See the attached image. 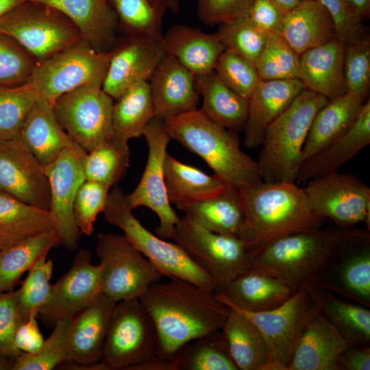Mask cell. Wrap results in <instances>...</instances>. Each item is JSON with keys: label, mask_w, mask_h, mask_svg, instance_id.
<instances>
[{"label": "cell", "mask_w": 370, "mask_h": 370, "mask_svg": "<svg viewBox=\"0 0 370 370\" xmlns=\"http://www.w3.org/2000/svg\"><path fill=\"white\" fill-rule=\"evenodd\" d=\"M139 299L155 326L156 356L169 360L189 341L221 330L230 310L217 292L176 278L151 284Z\"/></svg>", "instance_id": "6da1fadb"}, {"label": "cell", "mask_w": 370, "mask_h": 370, "mask_svg": "<svg viewBox=\"0 0 370 370\" xmlns=\"http://www.w3.org/2000/svg\"><path fill=\"white\" fill-rule=\"evenodd\" d=\"M245 220L239 238L253 255L275 240L322 227L295 182L261 183L243 190Z\"/></svg>", "instance_id": "7a4b0ae2"}, {"label": "cell", "mask_w": 370, "mask_h": 370, "mask_svg": "<svg viewBox=\"0 0 370 370\" xmlns=\"http://www.w3.org/2000/svg\"><path fill=\"white\" fill-rule=\"evenodd\" d=\"M171 140L202 158L226 184L243 190L262 182L257 162L240 147L236 132L195 110L164 119Z\"/></svg>", "instance_id": "3957f363"}, {"label": "cell", "mask_w": 370, "mask_h": 370, "mask_svg": "<svg viewBox=\"0 0 370 370\" xmlns=\"http://www.w3.org/2000/svg\"><path fill=\"white\" fill-rule=\"evenodd\" d=\"M328 101L325 97L304 88L267 127L256 162L263 182L296 183L312 122Z\"/></svg>", "instance_id": "277c9868"}, {"label": "cell", "mask_w": 370, "mask_h": 370, "mask_svg": "<svg viewBox=\"0 0 370 370\" xmlns=\"http://www.w3.org/2000/svg\"><path fill=\"white\" fill-rule=\"evenodd\" d=\"M351 229L335 225L286 235L254 254L251 268L275 277L296 292L311 284Z\"/></svg>", "instance_id": "5b68a950"}, {"label": "cell", "mask_w": 370, "mask_h": 370, "mask_svg": "<svg viewBox=\"0 0 370 370\" xmlns=\"http://www.w3.org/2000/svg\"><path fill=\"white\" fill-rule=\"evenodd\" d=\"M127 195L119 187L110 190L103 210L106 221L119 227L127 239L163 275L188 281L217 292L214 280L173 242L154 235L134 217Z\"/></svg>", "instance_id": "8992f818"}, {"label": "cell", "mask_w": 370, "mask_h": 370, "mask_svg": "<svg viewBox=\"0 0 370 370\" xmlns=\"http://www.w3.org/2000/svg\"><path fill=\"white\" fill-rule=\"evenodd\" d=\"M217 297L253 323L262 334L269 351L265 370H287L305 330L319 312L306 289L296 291L280 306L265 311L251 312L232 304L221 292Z\"/></svg>", "instance_id": "52a82bcc"}, {"label": "cell", "mask_w": 370, "mask_h": 370, "mask_svg": "<svg viewBox=\"0 0 370 370\" xmlns=\"http://www.w3.org/2000/svg\"><path fill=\"white\" fill-rule=\"evenodd\" d=\"M112 51H99L83 38L35 64L27 81L35 93L51 106L78 88L102 87Z\"/></svg>", "instance_id": "ba28073f"}, {"label": "cell", "mask_w": 370, "mask_h": 370, "mask_svg": "<svg viewBox=\"0 0 370 370\" xmlns=\"http://www.w3.org/2000/svg\"><path fill=\"white\" fill-rule=\"evenodd\" d=\"M171 240L214 280L218 291L252 267L253 253L241 239L211 232L185 215Z\"/></svg>", "instance_id": "9c48e42d"}, {"label": "cell", "mask_w": 370, "mask_h": 370, "mask_svg": "<svg viewBox=\"0 0 370 370\" xmlns=\"http://www.w3.org/2000/svg\"><path fill=\"white\" fill-rule=\"evenodd\" d=\"M0 33L40 62L80 39L76 26L58 10L29 0L0 18Z\"/></svg>", "instance_id": "30bf717a"}, {"label": "cell", "mask_w": 370, "mask_h": 370, "mask_svg": "<svg viewBox=\"0 0 370 370\" xmlns=\"http://www.w3.org/2000/svg\"><path fill=\"white\" fill-rule=\"evenodd\" d=\"M95 252L99 260L101 293L116 302L139 299L163 276L123 234L99 233Z\"/></svg>", "instance_id": "8fae6325"}, {"label": "cell", "mask_w": 370, "mask_h": 370, "mask_svg": "<svg viewBox=\"0 0 370 370\" xmlns=\"http://www.w3.org/2000/svg\"><path fill=\"white\" fill-rule=\"evenodd\" d=\"M153 322L139 299L116 302L110 320L101 362L108 370H131L156 357Z\"/></svg>", "instance_id": "7c38bea8"}, {"label": "cell", "mask_w": 370, "mask_h": 370, "mask_svg": "<svg viewBox=\"0 0 370 370\" xmlns=\"http://www.w3.org/2000/svg\"><path fill=\"white\" fill-rule=\"evenodd\" d=\"M312 285L370 307V230H349Z\"/></svg>", "instance_id": "4fadbf2b"}, {"label": "cell", "mask_w": 370, "mask_h": 370, "mask_svg": "<svg viewBox=\"0 0 370 370\" xmlns=\"http://www.w3.org/2000/svg\"><path fill=\"white\" fill-rule=\"evenodd\" d=\"M306 182L303 190L313 214L343 229L364 222L370 230V188L360 179L337 171Z\"/></svg>", "instance_id": "5bb4252c"}, {"label": "cell", "mask_w": 370, "mask_h": 370, "mask_svg": "<svg viewBox=\"0 0 370 370\" xmlns=\"http://www.w3.org/2000/svg\"><path fill=\"white\" fill-rule=\"evenodd\" d=\"M113 104L101 86L88 85L62 95L52 107L68 135L89 152L114 136Z\"/></svg>", "instance_id": "9a60e30c"}, {"label": "cell", "mask_w": 370, "mask_h": 370, "mask_svg": "<svg viewBox=\"0 0 370 370\" xmlns=\"http://www.w3.org/2000/svg\"><path fill=\"white\" fill-rule=\"evenodd\" d=\"M143 136L148 146L147 160L138 184L127 195V199L132 210L146 207L153 211L160 221L155 229L156 235L171 240L180 218L168 199L165 185L164 164L171 139L164 120L156 116L147 125Z\"/></svg>", "instance_id": "2e32d148"}, {"label": "cell", "mask_w": 370, "mask_h": 370, "mask_svg": "<svg viewBox=\"0 0 370 370\" xmlns=\"http://www.w3.org/2000/svg\"><path fill=\"white\" fill-rule=\"evenodd\" d=\"M86 153L73 143L44 166L50 188L49 212L54 229L60 238V245L68 250L77 248L82 235L74 219L73 204L79 188L86 180L83 162Z\"/></svg>", "instance_id": "e0dca14e"}, {"label": "cell", "mask_w": 370, "mask_h": 370, "mask_svg": "<svg viewBox=\"0 0 370 370\" xmlns=\"http://www.w3.org/2000/svg\"><path fill=\"white\" fill-rule=\"evenodd\" d=\"M101 293L99 264L92 263V252L79 249L72 264L52 284L49 301L38 315L47 325L70 319L86 308Z\"/></svg>", "instance_id": "ac0fdd59"}, {"label": "cell", "mask_w": 370, "mask_h": 370, "mask_svg": "<svg viewBox=\"0 0 370 370\" xmlns=\"http://www.w3.org/2000/svg\"><path fill=\"white\" fill-rule=\"evenodd\" d=\"M0 191L49 211L50 188L44 167L17 138L0 140Z\"/></svg>", "instance_id": "d6986e66"}, {"label": "cell", "mask_w": 370, "mask_h": 370, "mask_svg": "<svg viewBox=\"0 0 370 370\" xmlns=\"http://www.w3.org/2000/svg\"><path fill=\"white\" fill-rule=\"evenodd\" d=\"M165 54L162 37L130 36L112 51L103 90L118 99L134 84L150 79Z\"/></svg>", "instance_id": "ffe728a7"}, {"label": "cell", "mask_w": 370, "mask_h": 370, "mask_svg": "<svg viewBox=\"0 0 370 370\" xmlns=\"http://www.w3.org/2000/svg\"><path fill=\"white\" fill-rule=\"evenodd\" d=\"M116 302L101 293L71 319L67 334V359L76 365L101 361L112 313Z\"/></svg>", "instance_id": "44dd1931"}, {"label": "cell", "mask_w": 370, "mask_h": 370, "mask_svg": "<svg viewBox=\"0 0 370 370\" xmlns=\"http://www.w3.org/2000/svg\"><path fill=\"white\" fill-rule=\"evenodd\" d=\"M149 86L156 117L164 120L197 109L195 75L169 54L158 66Z\"/></svg>", "instance_id": "7402d4cb"}, {"label": "cell", "mask_w": 370, "mask_h": 370, "mask_svg": "<svg viewBox=\"0 0 370 370\" xmlns=\"http://www.w3.org/2000/svg\"><path fill=\"white\" fill-rule=\"evenodd\" d=\"M305 88L299 79L260 80L249 97L243 145L247 149L261 147L267 127Z\"/></svg>", "instance_id": "603a6c76"}, {"label": "cell", "mask_w": 370, "mask_h": 370, "mask_svg": "<svg viewBox=\"0 0 370 370\" xmlns=\"http://www.w3.org/2000/svg\"><path fill=\"white\" fill-rule=\"evenodd\" d=\"M370 143V101H365L355 121L338 137L304 160L296 182H305L335 172Z\"/></svg>", "instance_id": "cb8c5ba5"}, {"label": "cell", "mask_w": 370, "mask_h": 370, "mask_svg": "<svg viewBox=\"0 0 370 370\" xmlns=\"http://www.w3.org/2000/svg\"><path fill=\"white\" fill-rule=\"evenodd\" d=\"M345 45L336 37L300 55L305 88L331 100L346 93Z\"/></svg>", "instance_id": "d4e9b609"}, {"label": "cell", "mask_w": 370, "mask_h": 370, "mask_svg": "<svg viewBox=\"0 0 370 370\" xmlns=\"http://www.w3.org/2000/svg\"><path fill=\"white\" fill-rule=\"evenodd\" d=\"M347 341L319 312L303 333L287 370H340Z\"/></svg>", "instance_id": "484cf974"}, {"label": "cell", "mask_w": 370, "mask_h": 370, "mask_svg": "<svg viewBox=\"0 0 370 370\" xmlns=\"http://www.w3.org/2000/svg\"><path fill=\"white\" fill-rule=\"evenodd\" d=\"M64 15L78 29L82 38L99 51L114 40L117 16L109 0H32Z\"/></svg>", "instance_id": "4316f807"}, {"label": "cell", "mask_w": 370, "mask_h": 370, "mask_svg": "<svg viewBox=\"0 0 370 370\" xmlns=\"http://www.w3.org/2000/svg\"><path fill=\"white\" fill-rule=\"evenodd\" d=\"M44 167L51 163L73 140L58 121L52 106L38 96L17 137Z\"/></svg>", "instance_id": "83f0119b"}, {"label": "cell", "mask_w": 370, "mask_h": 370, "mask_svg": "<svg viewBox=\"0 0 370 370\" xmlns=\"http://www.w3.org/2000/svg\"><path fill=\"white\" fill-rule=\"evenodd\" d=\"M162 38L166 53L195 75L213 71L225 50L217 33L207 34L183 24L172 25Z\"/></svg>", "instance_id": "f1b7e54d"}, {"label": "cell", "mask_w": 370, "mask_h": 370, "mask_svg": "<svg viewBox=\"0 0 370 370\" xmlns=\"http://www.w3.org/2000/svg\"><path fill=\"white\" fill-rule=\"evenodd\" d=\"M279 34L299 56L336 37L332 20L318 0H301L287 12Z\"/></svg>", "instance_id": "f546056e"}, {"label": "cell", "mask_w": 370, "mask_h": 370, "mask_svg": "<svg viewBox=\"0 0 370 370\" xmlns=\"http://www.w3.org/2000/svg\"><path fill=\"white\" fill-rule=\"evenodd\" d=\"M217 292L236 307L251 312L275 308L295 293L290 286L275 277L251 268Z\"/></svg>", "instance_id": "4dcf8cb0"}, {"label": "cell", "mask_w": 370, "mask_h": 370, "mask_svg": "<svg viewBox=\"0 0 370 370\" xmlns=\"http://www.w3.org/2000/svg\"><path fill=\"white\" fill-rule=\"evenodd\" d=\"M176 207L206 230L240 236L245 220L243 199L240 191L229 184L212 197Z\"/></svg>", "instance_id": "1f68e13d"}, {"label": "cell", "mask_w": 370, "mask_h": 370, "mask_svg": "<svg viewBox=\"0 0 370 370\" xmlns=\"http://www.w3.org/2000/svg\"><path fill=\"white\" fill-rule=\"evenodd\" d=\"M306 289L319 312L349 345L370 346V310L312 284Z\"/></svg>", "instance_id": "d6a6232c"}, {"label": "cell", "mask_w": 370, "mask_h": 370, "mask_svg": "<svg viewBox=\"0 0 370 370\" xmlns=\"http://www.w3.org/2000/svg\"><path fill=\"white\" fill-rule=\"evenodd\" d=\"M54 229L51 212L0 191V253Z\"/></svg>", "instance_id": "836d02e7"}, {"label": "cell", "mask_w": 370, "mask_h": 370, "mask_svg": "<svg viewBox=\"0 0 370 370\" xmlns=\"http://www.w3.org/2000/svg\"><path fill=\"white\" fill-rule=\"evenodd\" d=\"M364 101L349 93L328 100L312 122L303 149L304 161L342 134L358 116Z\"/></svg>", "instance_id": "e575fe53"}, {"label": "cell", "mask_w": 370, "mask_h": 370, "mask_svg": "<svg viewBox=\"0 0 370 370\" xmlns=\"http://www.w3.org/2000/svg\"><path fill=\"white\" fill-rule=\"evenodd\" d=\"M195 82L203 105L199 109L218 125L233 132L244 129L249 100L227 87L213 71L195 75Z\"/></svg>", "instance_id": "d590c367"}, {"label": "cell", "mask_w": 370, "mask_h": 370, "mask_svg": "<svg viewBox=\"0 0 370 370\" xmlns=\"http://www.w3.org/2000/svg\"><path fill=\"white\" fill-rule=\"evenodd\" d=\"M221 332L238 370H265L269 360L266 342L256 326L230 309Z\"/></svg>", "instance_id": "8d00e7d4"}, {"label": "cell", "mask_w": 370, "mask_h": 370, "mask_svg": "<svg viewBox=\"0 0 370 370\" xmlns=\"http://www.w3.org/2000/svg\"><path fill=\"white\" fill-rule=\"evenodd\" d=\"M164 169L166 194L171 205L208 198L222 191L227 184L217 175H210L168 153Z\"/></svg>", "instance_id": "74e56055"}, {"label": "cell", "mask_w": 370, "mask_h": 370, "mask_svg": "<svg viewBox=\"0 0 370 370\" xmlns=\"http://www.w3.org/2000/svg\"><path fill=\"white\" fill-rule=\"evenodd\" d=\"M155 117L149 83L138 82L130 86L114 103L112 123L114 136L128 142L143 136L144 129Z\"/></svg>", "instance_id": "f35d334b"}, {"label": "cell", "mask_w": 370, "mask_h": 370, "mask_svg": "<svg viewBox=\"0 0 370 370\" xmlns=\"http://www.w3.org/2000/svg\"><path fill=\"white\" fill-rule=\"evenodd\" d=\"M173 370H238L221 330L189 341L169 359Z\"/></svg>", "instance_id": "ab89813d"}, {"label": "cell", "mask_w": 370, "mask_h": 370, "mask_svg": "<svg viewBox=\"0 0 370 370\" xmlns=\"http://www.w3.org/2000/svg\"><path fill=\"white\" fill-rule=\"evenodd\" d=\"M58 245L60 238L53 229L0 253V293L14 290L23 275L42 256Z\"/></svg>", "instance_id": "60d3db41"}, {"label": "cell", "mask_w": 370, "mask_h": 370, "mask_svg": "<svg viewBox=\"0 0 370 370\" xmlns=\"http://www.w3.org/2000/svg\"><path fill=\"white\" fill-rule=\"evenodd\" d=\"M130 158L127 141L114 136L86 153L83 162L85 178L113 186L125 174Z\"/></svg>", "instance_id": "b9f144b4"}, {"label": "cell", "mask_w": 370, "mask_h": 370, "mask_svg": "<svg viewBox=\"0 0 370 370\" xmlns=\"http://www.w3.org/2000/svg\"><path fill=\"white\" fill-rule=\"evenodd\" d=\"M130 36L162 37L166 0H109Z\"/></svg>", "instance_id": "7bdbcfd3"}, {"label": "cell", "mask_w": 370, "mask_h": 370, "mask_svg": "<svg viewBox=\"0 0 370 370\" xmlns=\"http://www.w3.org/2000/svg\"><path fill=\"white\" fill-rule=\"evenodd\" d=\"M260 80L299 79L300 56L279 34H269L255 64Z\"/></svg>", "instance_id": "ee69618b"}, {"label": "cell", "mask_w": 370, "mask_h": 370, "mask_svg": "<svg viewBox=\"0 0 370 370\" xmlns=\"http://www.w3.org/2000/svg\"><path fill=\"white\" fill-rule=\"evenodd\" d=\"M48 254L42 256L28 271L25 280L17 289L18 304L23 323L39 312L49 300L52 284L53 262Z\"/></svg>", "instance_id": "f6af8a7d"}, {"label": "cell", "mask_w": 370, "mask_h": 370, "mask_svg": "<svg viewBox=\"0 0 370 370\" xmlns=\"http://www.w3.org/2000/svg\"><path fill=\"white\" fill-rule=\"evenodd\" d=\"M37 97L27 83L14 86L0 85V140L18 137Z\"/></svg>", "instance_id": "bcb514c9"}, {"label": "cell", "mask_w": 370, "mask_h": 370, "mask_svg": "<svg viewBox=\"0 0 370 370\" xmlns=\"http://www.w3.org/2000/svg\"><path fill=\"white\" fill-rule=\"evenodd\" d=\"M225 50L234 52L255 65L268 34L255 26L245 14L219 25L217 32Z\"/></svg>", "instance_id": "7dc6e473"}, {"label": "cell", "mask_w": 370, "mask_h": 370, "mask_svg": "<svg viewBox=\"0 0 370 370\" xmlns=\"http://www.w3.org/2000/svg\"><path fill=\"white\" fill-rule=\"evenodd\" d=\"M71 319L58 321L38 352L22 353L17 356L12 370H51L64 362L67 359V334Z\"/></svg>", "instance_id": "c3c4849f"}, {"label": "cell", "mask_w": 370, "mask_h": 370, "mask_svg": "<svg viewBox=\"0 0 370 370\" xmlns=\"http://www.w3.org/2000/svg\"><path fill=\"white\" fill-rule=\"evenodd\" d=\"M344 76L346 93L364 100L370 86V38L366 34L345 45Z\"/></svg>", "instance_id": "681fc988"}, {"label": "cell", "mask_w": 370, "mask_h": 370, "mask_svg": "<svg viewBox=\"0 0 370 370\" xmlns=\"http://www.w3.org/2000/svg\"><path fill=\"white\" fill-rule=\"evenodd\" d=\"M214 71L227 87L247 99L260 81L255 65L227 50L219 56Z\"/></svg>", "instance_id": "f907efd6"}, {"label": "cell", "mask_w": 370, "mask_h": 370, "mask_svg": "<svg viewBox=\"0 0 370 370\" xmlns=\"http://www.w3.org/2000/svg\"><path fill=\"white\" fill-rule=\"evenodd\" d=\"M110 187L85 180L79 188L73 204V216L81 233L90 236L97 216L103 212Z\"/></svg>", "instance_id": "816d5d0a"}, {"label": "cell", "mask_w": 370, "mask_h": 370, "mask_svg": "<svg viewBox=\"0 0 370 370\" xmlns=\"http://www.w3.org/2000/svg\"><path fill=\"white\" fill-rule=\"evenodd\" d=\"M32 56L15 40L0 33V85L25 84L35 66Z\"/></svg>", "instance_id": "f5cc1de1"}, {"label": "cell", "mask_w": 370, "mask_h": 370, "mask_svg": "<svg viewBox=\"0 0 370 370\" xmlns=\"http://www.w3.org/2000/svg\"><path fill=\"white\" fill-rule=\"evenodd\" d=\"M23 323L17 290L0 293V352L14 360L23 353L14 344L16 332Z\"/></svg>", "instance_id": "db71d44e"}, {"label": "cell", "mask_w": 370, "mask_h": 370, "mask_svg": "<svg viewBox=\"0 0 370 370\" xmlns=\"http://www.w3.org/2000/svg\"><path fill=\"white\" fill-rule=\"evenodd\" d=\"M330 16L336 38L345 45L367 34L364 21L355 13L346 0H318Z\"/></svg>", "instance_id": "11a10c76"}, {"label": "cell", "mask_w": 370, "mask_h": 370, "mask_svg": "<svg viewBox=\"0 0 370 370\" xmlns=\"http://www.w3.org/2000/svg\"><path fill=\"white\" fill-rule=\"evenodd\" d=\"M253 1L197 0V15L206 25H220L245 15Z\"/></svg>", "instance_id": "9f6ffc18"}, {"label": "cell", "mask_w": 370, "mask_h": 370, "mask_svg": "<svg viewBox=\"0 0 370 370\" xmlns=\"http://www.w3.org/2000/svg\"><path fill=\"white\" fill-rule=\"evenodd\" d=\"M245 15L267 34H280L284 14L271 0H254Z\"/></svg>", "instance_id": "6f0895ef"}, {"label": "cell", "mask_w": 370, "mask_h": 370, "mask_svg": "<svg viewBox=\"0 0 370 370\" xmlns=\"http://www.w3.org/2000/svg\"><path fill=\"white\" fill-rule=\"evenodd\" d=\"M37 317H32L18 328L14 344L23 353L35 354L43 345L45 339L38 327Z\"/></svg>", "instance_id": "680465c9"}, {"label": "cell", "mask_w": 370, "mask_h": 370, "mask_svg": "<svg viewBox=\"0 0 370 370\" xmlns=\"http://www.w3.org/2000/svg\"><path fill=\"white\" fill-rule=\"evenodd\" d=\"M340 370H369L370 346L349 345L339 357Z\"/></svg>", "instance_id": "91938a15"}, {"label": "cell", "mask_w": 370, "mask_h": 370, "mask_svg": "<svg viewBox=\"0 0 370 370\" xmlns=\"http://www.w3.org/2000/svg\"><path fill=\"white\" fill-rule=\"evenodd\" d=\"M131 370H173V367L170 360L156 356L134 366Z\"/></svg>", "instance_id": "94428289"}, {"label": "cell", "mask_w": 370, "mask_h": 370, "mask_svg": "<svg viewBox=\"0 0 370 370\" xmlns=\"http://www.w3.org/2000/svg\"><path fill=\"white\" fill-rule=\"evenodd\" d=\"M355 13L363 21L370 16V0H346Z\"/></svg>", "instance_id": "6125c7cd"}, {"label": "cell", "mask_w": 370, "mask_h": 370, "mask_svg": "<svg viewBox=\"0 0 370 370\" xmlns=\"http://www.w3.org/2000/svg\"><path fill=\"white\" fill-rule=\"evenodd\" d=\"M29 0H0V18Z\"/></svg>", "instance_id": "be15d7a7"}, {"label": "cell", "mask_w": 370, "mask_h": 370, "mask_svg": "<svg viewBox=\"0 0 370 370\" xmlns=\"http://www.w3.org/2000/svg\"><path fill=\"white\" fill-rule=\"evenodd\" d=\"M285 14L301 0H271Z\"/></svg>", "instance_id": "e7e4bbea"}, {"label": "cell", "mask_w": 370, "mask_h": 370, "mask_svg": "<svg viewBox=\"0 0 370 370\" xmlns=\"http://www.w3.org/2000/svg\"><path fill=\"white\" fill-rule=\"evenodd\" d=\"M14 360L0 352V370H12Z\"/></svg>", "instance_id": "03108f58"}, {"label": "cell", "mask_w": 370, "mask_h": 370, "mask_svg": "<svg viewBox=\"0 0 370 370\" xmlns=\"http://www.w3.org/2000/svg\"><path fill=\"white\" fill-rule=\"evenodd\" d=\"M168 4V9L173 13H177L179 10V1L178 0H166Z\"/></svg>", "instance_id": "003e7915"}]
</instances>
